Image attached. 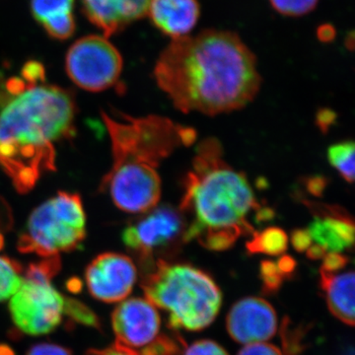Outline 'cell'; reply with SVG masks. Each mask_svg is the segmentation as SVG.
<instances>
[{
	"instance_id": "cell-16",
	"label": "cell",
	"mask_w": 355,
	"mask_h": 355,
	"mask_svg": "<svg viewBox=\"0 0 355 355\" xmlns=\"http://www.w3.org/2000/svg\"><path fill=\"white\" fill-rule=\"evenodd\" d=\"M354 272L321 270V287L331 314L343 323L354 324Z\"/></svg>"
},
{
	"instance_id": "cell-9",
	"label": "cell",
	"mask_w": 355,
	"mask_h": 355,
	"mask_svg": "<svg viewBox=\"0 0 355 355\" xmlns=\"http://www.w3.org/2000/svg\"><path fill=\"white\" fill-rule=\"evenodd\" d=\"M86 286L93 297L105 303L127 298L137 282V268L125 254L104 253L86 268Z\"/></svg>"
},
{
	"instance_id": "cell-39",
	"label": "cell",
	"mask_w": 355,
	"mask_h": 355,
	"mask_svg": "<svg viewBox=\"0 0 355 355\" xmlns=\"http://www.w3.org/2000/svg\"><path fill=\"white\" fill-rule=\"evenodd\" d=\"M3 222H6V223H8L9 221H1V217H0V250H1L2 248H3V245H4V237H3V234H2V229H1V226H2V224H3Z\"/></svg>"
},
{
	"instance_id": "cell-13",
	"label": "cell",
	"mask_w": 355,
	"mask_h": 355,
	"mask_svg": "<svg viewBox=\"0 0 355 355\" xmlns=\"http://www.w3.org/2000/svg\"><path fill=\"white\" fill-rule=\"evenodd\" d=\"M316 218L307 229L311 239L324 248L327 253H340L354 243V224L349 214L338 207H316Z\"/></svg>"
},
{
	"instance_id": "cell-32",
	"label": "cell",
	"mask_w": 355,
	"mask_h": 355,
	"mask_svg": "<svg viewBox=\"0 0 355 355\" xmlns=\"http://www.w3.org/2000/svg\"><path fill=\"white\" fill-rule=\"evenodd\" d=\"M305 184L306 189H307L311 195L314 196V197L321 198L324 190H326L328 180L323 176L316 175V176L308 178L306 180Z\"/></svg>"
},
{
	"instance_id": "cell-37",
	"label": "cell",
	"mask_w": 355,
	"mask_h": 355,
	"mask_svg": "<svg viewBox=\"0 0 355 355\" xmlns=\"http://www.w3.org/2000/svg\"><path fill=\"white\" fill-rule=\"evenodd\" d=\"M0 355H15L13 350L6 345H0Z\"/></svg>"
},
{
	"instance_id": "cell-29",
	"label": "cell",
	"mask_w": 355,
	"mask_h": 355,
	"mask_svg": "<svg viewBox=\"0 0 355 355\" xmlns=\"http://www.w3.org/2000/svg\"><path fill=\"white\" fill-rule=\"evenodd\" d=\"M86 355H144L137 350L123 347V345L114 343L111 347L103 349H89Z\"/></svg>"
},
{
	"instance_id": "cell-5",
	"label": "cell",
	"mask_w": 355,
	"mask_h": 355,
	"mask_svg": "<svg viewBox=\"0 0 355 355\" xmlns=\"http://www.w3.org/2000/svg\"><path fill=\"white\" fill-rule=\"evenodd\" d=\"M141 286L149 302L167 311L172 329L202 330L220 309V289L209 275L193 266L158 261Z\"/></svg>"
},
{
	"instance_id": "cell-2",
	"label": "cell",
	"mask_w": 355,
	"mask_h": 355,
	"mask_svg": "<svg viewBox=\"0 0 355 355\" xmlns=\"http://www.w3.org/2000/svg\"><path fill=\"white\" fill-rule=\"evenodd\" d=\"M154 76L182 113L207 116L244 108L261 81L254 53L237 35L221 31L173 40L159 57Z\"/></svg>"
},
{
	"instance_id": "cell-17",
	"label": "cell",
	"mask_w": 355,
	"mask_h": 355,
	"mask_svg": "<svg viewBox=\"0 0 355 355\" xmlns=\"http://www.w3.org/2000/svg\"><path fill=\"white\" fill-rule=\"evenodd\" d=\"M288 238L282 229L266 228L261 232H254L251 241L247 243V250L251 254H266L279 256L287 250Z\"/></svg>"
},
{
	"instance_id": "cell-21",
	"label": "cell",
	"mask_w": 355,
	"mask_h": 355,
	"mask_svg": "<svg viewBox=\"0 0 355 355\" xmlns=\"http://www.w3.org/2000/svg\"><path fill=\"white\" fill-rule=\"evenodd\" d=\"M64 315L69 317L72 323L81 324L91 328L100 329L99 318L94 312L76 299L64 298Z\"/></svg>"
},
{
	"instance_id": "cell-30",
	"label": "cell",
	"mask_w": 355,
	"mask_h": 355,
	"mask_svg": "<svg viewBox=\"0 0 355 355\" xmlns=\"http://www.w3.org/2000/svg\"><path fill=\"white\" fill-rule=\"evenodd\" d=\"M291 243L296 251L302 252L307 251L311 245H312V239H311L307 229H296L292 232Z\"/></svg>"
},
{
	"instance_id": "cell-24",
	"label": "cell",
	"mask_w": 355,
	"mask_h": 355,
	"mask_svg": "<svg viewBox=\"0 0 355 355\" xmlns=\"http://www.w3.org/2000/svg\"><path fill=\"white\" fill-rule=\"evenodd\" d=\"M286 277L277 261H265L261 263V277L266 291H277Z\"/></svg>"
},
{
	"instance_id": "cell-20",
	"label": "cell",
	"mask_w": 355,
	"mask_h": 355,
	"mask_svg": "<svg viewBox=\"0 0 355 355\" xmlns=\"http://www.w3.org/2000/svg\"><path fill=\"white\" fill-rule=\"evenodd\" d=\"M74 0H31V11L40 24L73 10Z\"/></svg>"
},
{
	"instance_id": "cell-12",
	"label": "cell",
	"mask_w": 355,
	"mask_h": 355,
	"mask_svg": "<svg viewBox=\"0 0 355 355\" xmlns=\"http://www.w3.org/2000/svg\"><path fill=\"white\" fill-rule=\"evenodd\" d=\"M182 228V219L170 207H162L128 226L123 232L125 246L149 259L154 250L164 246L174 239Z\"/></svg>"
},
{
	"instance_id": "cell-25",
	"label": "cell",
	"mask_w": 355,
	"mask_h": 355,
	"mask_svg": "<svg viewBox=\"0 0 355 355\" xmlns=\"http://www.w3.org/2000/svg\"><path fill=\"white\" fill-rule=\"evenodd\" d=\"M184 355H228L223 347L212 340H203L193 343Z\"/></svg>"
},
{
	"instance_id": "cell-18",
	"label": "cell",
	"mask_w": 355,
	"mask_h": 355,
	"mask_svg": "<svg viewBox=\"0 0 355 355\" xmlns=\"http://www.w3.org/2000/svg\"><path fill=\"white\" fill-rule=\"evenodd\" d=\"M354 141L334 144L328 150V159L331 165L350 184L354 181Z\"/></svg>"
},
{
	"instance_id": "cell-38",
	"label": "cell",
	"mask_w": 355,
	"mask_h": 355,
	"mask_svg": "<svg viewBox=\"0 0 355 355\" xmlns=\"http://www.w3.org/2000/svg\"><path fill=\"white\" fill-rule=\"evenodd\" d=\"M336 355H354V347H345V349L340 350V354H338Z\"/></svg>"
},
{
	"instance_id": "cell-19",
	"label": "cell",
	"mask_w": 355,
	"mask_h": 355,
	"mask_svg": "<svg viewBox=\"0 0 355 355\" xmlns=\"http://www.w3.org/2000/svg\"><path fill=\"white\" fill-rule=\"evenodd\" d=\"M22 266L6 256H0V302L10 298L22 284Z\"/></svg>"
},
{
	"instance_id": "cell-31",
	"label": "cell",
	"mask_w": 355,
	"mask_h": 355,
	"mask_svg": "<svg viewBox=\"0 0 355 355\" xmlns=\"http://www.w3.org/2000/svg\"><path fill=\"white\" fill-rule=\"evenodd\" d=\"M336 112L333 110L324 108L319 110L316 114V125L323 133H327L330 130L331 125L336 123Z\"/></svg>"
},
{
	"instance_id": "cell-8",
	"label": "cell",
	"mask_w": 355,
	"mask_h": 355,
	"mask_svg": "<svg viewBox=\"0 0 355 355\" xmlns=\"http://www.w3.org/2000/svg\"><path fill=\"white\" fill-rule=\"evenodd\" d=\"M123 65L120 51L98 35L79 39L65 58V70L72 83L90 92H101L116 85Z\"/></svg>"
},
{
	"instance_id": "cell-26",
	"label": "cell",
	"mask_w": 355,
	"mask_h": 355,
	"mask_svg": "<svg viewBox=\"0 0 355 355\" xmlns=\"http://www.w3.org/2000/svg\"><path fill=\"white\" fill-rule=\"evenodd\" d=\"M321 270L326 272H336L343 270L349 263V259L340 253H328L323 259Z\"/></svg>"
},
{
	"instance_id": "cell-7",
	"label": "cell",
	"mask_w": 355,
	"mask_h": 355,
	"mask_svg": "<svg viewBox=\"0 0 355 355\" xmlns=\"http://www.w3.org/2000/svg\"><path fill=\"white\" fill-rule=\"evenodd\" d=\"M60 268V259L53 257L31 263L25 270L22 284L9 302L11 319L22 333L46 335L62 323L65 296L51 284Z\"/></svg>"
},
{
	"instance_id": "cell-34",
	"label": "cell",
	"mask_w": 355,
	"mask_h": 355,
	"mask_svg": "<svg viewBox=\"0 0 355 355\" xmlns=\"http://www.w3.org/2000/svg\"><path fill=\"white\" fill-rule=\"evenodd\" d=\"M306 252H307L308 258L311 259V260H321L328 254L324 248L317 244L311 245L309 249Z\"/></svg>"
},
{
	"instance_id": "cell-27",
	"label": "cell",
	"mask_w": 355,
	"mask_h": 355,
	"mask_svg": "<svg viewBox=\"0 0 355 355\" xmlns=\"http://www.w3.org/2000/svg\"><path fill=\"white\" fill-rule=\"evenodd\" d=\"M26 355H73L67 347L53 343H38L33 345Z\"/></svg>"
},
{
	"instance_id": "cell-3",
	"label": "cell",
	"mask_w": 355,
	"mask_h": 355,
	"mask_svg": "<svg viewBox=\"0 0 355 355\" xmlns=\"http://www.w3.org/2000/svg\"><path fill=\"white\" fill-rule=\"evenodd\" d=\"M111 139L112 167L101 182L114 205L128 214L153 209L161 198L157 168L183 146L181 125L160 116L132 118L102 112Z\"/></svg>"
},
{
	"instance_id": "cell-4",
	"label": "cell",
	"mask_w": 355,
	"mask_h": 355,
	"mask_svg": "<svg viewBox=\"0 0 355 355\" xmlns=\"http://www.w3.org/2000/svg\"><path fill=\"white\" fill-rule=\"evenodd\" d=\"M221 150L216 139L200 144L181 202L182 210H193L196 216L184 241L197 238L211 251L227 250L240 236L253 232L246 217L261 207L246 176L226 164Z\"/></svg>"
},
{
	"instance_id": "cell-11",
	"label": "cell",
	"mask_w": 355,
	"mask_h": 355,
	"mask_svg": "<svg viewBox=\"0 0 355 355\" xmlns=\"http://www.w3.org/2000/svg\"><path fill=\"white\" fill-rule=\"evenodd\" d=\"M226 324L233 340L244 345H252L270 340L275 335L277 313L263 299L245 298L233 306Z\"/></svg>"
},
{
	"instance_id": "cell-14",
	"label": "cell",
	"mask_w": 355,
	"mask_h": 355,
	"mask_svg": "<svg viewBox=\"0 0 355 355\" xmlns=\"http://www.w3.org/2000/svg\"><path fill=\"white\" fill-rule=\"evenodd\" d=\"M86 17L111 37L125 25L144 17L150 0H81Z\"/></svg>"
},
{
	"instance_id": "cell-10",
	"label": "cell",
	"mask_w": 355,
	"mask_h": 355,
	"mask_svg": "<svg viewBox=\"0 0 355 355\" xmlns=\"http://www.w3.org/2000/svg\"><path fill=\"white\" fill-rule=\"evenodd\" d=\"M112 324L116 343L137 350L156 340L161 320L155 306L147 299L132 298L114 309Z\"/></svg>"
},
{
	"instance_id": "cell-35",
	"label": "cell",
	"mask_w": 355,
	"mask_h": 355,
	"mask_svg": "<svg viewBox=\"0 0 355 355\" xmlns=\"http://www.w3.org/2000/svg\"><path fill=\"white\" fill-rule=\"evenodd\" d=\"M275 217V211L270 207H263L257 210L256 220L258 222H266L272 220Z\"/></svg>"
},
{
	"instance_id": "cell-1",
	"label": "cell",
	"mask_w": 355,
	"mask_h": 355,
	"mask_svg": "<svg viewBox=\"0 0 355 355\" xmlns=\"http://www.w3.org/2000/svg\"><path fill=\"white\" fill-rule=\"evenodd\" d=\"M46 78L36 60L26 62L19 76L0 74V167L20 193L55 171V146L76 132L73 93Z\"/></svg>"
},
{
	"instance_id": "cell-33",
	"label": "cell",
	"mask_w": 355,
	"mask_h": 355,
	"mask_svg": "<svg viewBox=\"0 0 355 355\" xmlns=\"http://www.w3.org/2000/svg\"><path fill=\"white\" fill-rule=\"evenodd\" d=\"M277 266H279L280 270H282L287 277L293 272L294 268H295L296 263L291 256H284L277 261Z\"/></svg>"
},
{
	"instance_id": "cell-15",
	"label": "cell",
	"mask_w": 355,
	"mask_h": 355,
	"mask_svg": "<svg viewBox=\"0 0 355 355\" xmlns=\"http://www.w3.org/2000/svg\"><path fill=\"white\" fill-rule=\"evenodd\" d=\"M148 10L154 25L173 39L186 36L200 15L197 0H150Z\"/></svg>"
},
{
	"instance_id": "cell-6",
	"label": "cell",
	"mask_w": 355,
	"mask_h": 355,
	"mask_svg": "<svg viewBox=\"0 0 355 355\" xmlns=\"http://www.w3.org/2000/svg\"><path fill=\"white\" fill-rule=\"evenodd\" d=\"M86 237V214L80 196L58 191L33 210L18 240L21 253L41 258L74 251Z\"/></svg>"
},
{
	"instance_id": "cell-28",
	"label": "cell",
	"mask_w": 355,
	"mask_h": 355,
	"mask_svg": "<svg viewBox=\"0 0 355 355\" xmlns=\"http://www.w3.org/2000/svg\"><path fill=\"white\" fill-rule=\"evenodd\" d=\"M238 355H284L277 347L268 343H257L247 345Z\"/></svg>"
},
{
	"instance_id": "cell-23",
	"label": "cell",
	"mask_w": 355,
	"mask_h": 355,
	"mask_svg": "<svg viewBox=\"0 0 355 355\" xmlns=\"http://www.w3.org/2000/svg\"><path fill=\"white\" fill-rule=\"evenodd\" d=\"M275 10L287 16H300L310 12L317 6L318 0H270Z\"/></svg>"
},
{
	"instance_id": "cell-36",
	"label": "cell",
	"mask_w": 355,
	"mask_h": 355,
	"mask_svg": "<svg viewBox=\"0 0 355 355\" xmlns=\"http://www.w3.org/2000/svg\"><path fill=\"white\" fill-rule=\"evenodd\" d=\"M334 37H335V31H334L333 28L324 27L323 30L319 31V38L321 39L322 41H331V40L334 39Z\"/></svg>"
},
{
	"instance_id": "cell-22",
	"label": "cell",
	"mask_w": 355,
	"mask_h": 355,
	"mask_svg": "<svg viewBox=\"0 0 355 355\" xmlns=\"http://www.w3.org/2000/svg\"><path fill=\"white\" fill-rule=\"evenodd\" d=\"M49 36L55 40H67L76 32V19L72 12L51 18L41 24Z\"/></svg>"
}]
</instances>
